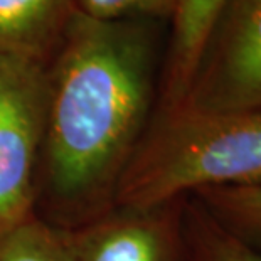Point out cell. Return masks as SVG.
Returning <instances> with one entry per match:
<instances>
[{
    "instance_id": "1",
    "label": "cell",
    "mask_w": 261,
    "mask_h": 261,
    "mask_svg": "<svg viewBox=\"0 0 261 261\" xmlns=\"http://www.w3.org/2000/svg\"><path fill=\"white\" fill-rule=\"evenodd\" d=\"M47 68L36 216L76 229L115 205L153 99L150 19L99 20L74 9Z\"/></svg>"
},
{
    "instance_id": "2",
    "label": "cell",
    "mask_w": 261,
    "mask_h": 261,
    "mask_svg": "<svg viewBox=\"0 0 261 261\" xmlns=\"http://www.w3.org/2000/svg\"><path fill=\"white\" fill-rule=\"evenodd\" d=\"M261 184V113L160 112L120 180L115 205L147 209L204 189Z\"/></svg>"
},
{
    "instance_id": "3",
    "label": "cell",
    "mask_w": 261,
    "mask_h": 261,
    "mask_svg": "<svg viewBox=\"0 0 261 261\" xmlns=\"http://www.w3.org/2000/svg\"><path fill=\"white\" fill-rule=\"evenodd\" d=\"M46 61L0 54V238L36 216Z\"/></svg>"
},
{
    "instance_id": "4",
    "label": "cell",
    "mask_w": 261,
    "mask_h": 261,
    "mask_svg": "<svg viewBox=\"0 0 261 261\" xmlns=\"http://www.w3.org/2000/svg\"><path fill=\"white\" fill-rule=\"evenodd\" d=\"M177 108L261 113V0H226Z\"/></svg>"
},
{
    "instance_id": "5",
    "label": "cell",
    "mask_w": 261,
    "mask_h": 261,
    "mask_svg": "<svg viewBox=\"0 0 261 261\" xmlns=\"http://www.w3.org/2000/svg\"><path fill=\"white\" fill-rule=\"evenodd\" d=\"M184 199L147 209L113 205L69 229L73 261H189Z\"/></svg>"
},
{
    "instance_id": "6",
    "label": "cell",
    "mask_w": 261,
    "mask_h": 261,
    "mask_svg": "<svg viewBox=\"0 0 261 261\" xmlns=\"http://www.w3.org/2000/svg\"><path fill=\"white\" fill-rule=\"evenodd\" d=\"M226 0H177L174 27L162 83V108L167 112L184 101L211 29Z\"/></svg>"
},
{
    "instance_id": "7",
    "label": "cell",
    "mask_w": 261,
    "mask_h": 261,
    "mask_svg": "<svg viewBox=\"0 0 261 261\" xmlns=\"http://www.w3.org/2000/svg\"><path fill=\"white\" fill-rule=\"evenodd\" d=\"M73 0H0V54L44 61L58 46Z\"/></svg>"
},
{
    "instance_id": "8",
    "label": "cell",
    "mask_w": 261,
    "mask_h": 261,
    "mask_svg": "<svg viewBox=\"0 0 261 261\" xmlns=\"http://www.w3.org/2000/svg\"><path fill=\"white\" fill-rule=\"evenodd\" d=\"M182 224L189 261H261V251L191 196L182 205Z\"/></svg>"
},
{
    "instance_id": "9",
    "label": "cell",
    "mask_w": 261,
    "mask_h": 261,
    "mask_svg": "<svg viewBox=\"0 0 261 261\" xmlns=\"http://www.w3.org/2000/svg\"><path fill=\"white\" fill-rule=\"evenodd\" d=\"M0 261H73L69 229L32 216L0 238Z\"/></svg>"
},
{
    "instance_id": "10",
    "label": "cell",
    "mask_w": 261,
    "mask_h": 261,
    "mask_svg": "<svg viewBox=\"0 0 261 261\" xmlns=\"http://www.w3.org/2000/svg\"><path fill=\"white\" fill-rule=\"evenodd\" d=\"M191 197L244 240L261 236V184L204 189Z\"/></svg>"
},
{
    "instance_id": "11",
    "label": "cell",
    "mask_w": 261,
    "mask_h": 261,
    "mask_svg": "<svg viewBox=\"0 0 261 261\" xmlns=\"http://www.w3.org/2000/svg\"><path fill=\"white\" fill-rule=\"evenodd\" d=\"M74 9L99 20L153 19L172 15L177 0H73Z\"/></svg>"
}]
</instances>
